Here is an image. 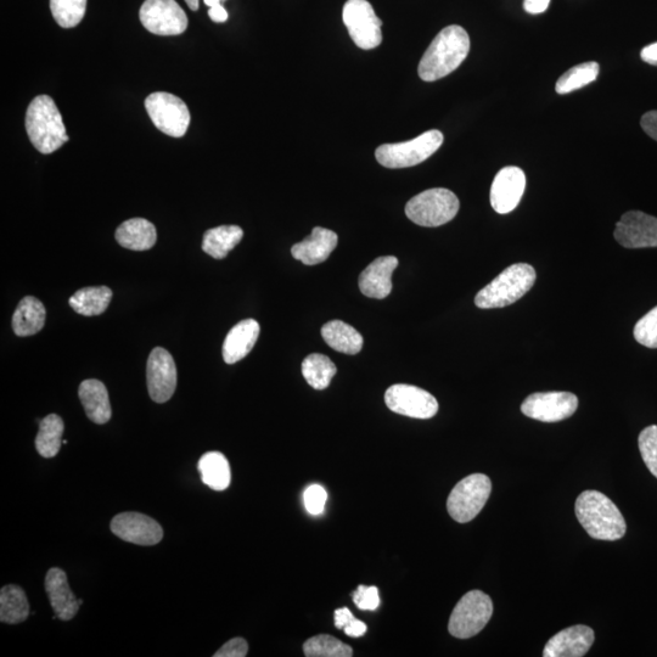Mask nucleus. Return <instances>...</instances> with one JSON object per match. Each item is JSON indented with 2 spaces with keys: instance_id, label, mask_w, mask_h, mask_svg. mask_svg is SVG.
<instances>
[{
  "instance_id": "1",
  "label": "nucleus",
  "mask_w": 657,
  "mask_h": 657,
  "mask_svg": "<svg viewBox=\"0 0 657 657\" xmlns=\"http://www.w3.org/2000/svg\"><path fill=\"white\" fill-rule=\"evenodd\" d=\"M470 52V38L463 27L452 25L438 33L420 60L421 80L435 82L456 71Z\"/></svg>"
},
{
  "instance_id": "2",
  "label": "nucleus",
  "mask_w": 657,
  "mask_h": 657,
  "mask_svg": "<svg viewBox=\"0 0 657 657\" xmlns=\"http://www.w3.org/2000/svg\"><path fill=\"white\" fill-rule=\"evenodd\" d=\"M576 516L588 535L600 541H617L626 535L627 525L611 499L598 491H586L576 501Z\"/></svg>"
},
{
  "instance_id": "3",
  "label": "nucleus",
  "mask_w": 657,
  "mask_h": 657,
  "mask_svg": "<svg viewBox=\"0 0 657 657\" xmlns=\"http://www.w3.org/2000/svg\"><path fill=\"white\" fill-rule=\"evenodd\" d=\"M26 129L32 145L42 154H52L69 142L63 117L48 95H39L28 106Z\"/></svg>"
},
{
  "instance_id": "4",
  "label": "nucleus",
  "mask_w": 657,
  "mask_h": 657,
  "mask_svg": "<svg viewBox=\"0 0 657 657\" xmlns=\"http://www.w3.org/2000/svg\"><path fill=\"white\" fill-rule=\"evenodd\" d=\"M536 278L535 268L527 263H516V265L505 268L498 277L476 295L475 305L481 310L513 305L532 289Z\"/></svg>"
},
{
  "instance_id": "5",
  "label": "nucleus",
  "mask_w": 657,
  "mask_h": 657,
  "mask_svg": "<svg viewBox=\"0 0 657 657\" xmlns=\"http://www.w3.org/2000/svg\"><path fill=\"white\" fill-rule=\"evenodd\" d=\"M459 200L451 190L435 188L408 201L406 215L421 227H440L451 222L459 211Z\"/></svg>"
},
{
  "instance_id": "6",
  "label": "nucleus",
  "mask_w": 657,
  "mask_h": 657,
  "mask_svg": "<svg viewBox=\"0 0 657 657\" xmlns=\"http://www.w3.org/2000/svg\"><path fill=\"white\" fill-rule=\"evenodd\" d=\"M443 140V134L432 129L409 142L381 145L376 149L375 157L381 166L393 170L413 167L434 155L441 148Z\"/></svg>"
},
{
  "instance_id": "7",
  "label": "nucleus",
  "mask_w": 657,
  "mask_h": 657,
  "mask_svg": "<svg viewBox=\"0 0 657 657\" xmlns=\"http://www.w3.org/2000/svg\"><path fill=\"white\" fill-rule=\"evenodd\" d=\"M492 492L490 477L474 474L465 477L449 494L447 509L453 520L466 524L484 509Z\"/></svg>"
},
{
  "instance_id": "8",
  "label": "nucleus",
  "mask_w": 657,
  "mask_h": 657,
  "mask_svg": "<svg viewBox=\"0 0 657 657\" xmlns=\"http://www.w3.org/2000/svg\"><path fill=\"white\" fill-rule=\"evenodd\" d=\"M492 614V599L484 592L471 591L454 608L448 631L458 639H469L484 630Z\"/></svg>"
},
{
  "instance_id": "9",
  "label": "nucleus",
  "mask_w": 657,
  "mask_h": 657,
  "mask_svg": "<svg viewBox=\"0 0 657 657\" xmlns=\"http://www.w3.org/2000/svg\"><path fill=\"white\" fill-rule=\"evenodd\" d=\"M145 109L159 131L173 138H182L187 133L190 111L181 98L171 93L157 92L145 100Z\"/></svg>"
},
{
  "instance_id": "10",
  "label": "nucleus",
  "mask_w": 657,
  "mask_h": 657,
  "mask_svg": "<svg viewBox=\"0 0 657 657\" xmlns=\"http://www.w3.org/2000/svg\"><path fill=\"white\" fill-rule=\"evenodd\" d=\"M342 19L358 48L370 50L378 48L383 42V21L376 16L367 0H347Z\"/></svg>"
},
{
  "instance_id": "11",
  "label": "nucleus",
  "mask_w": 657,
  "mask_h": 657,
  "mask_svg": "<svg viewBox=\"0 0 657 657\" xmlns=\"http://www.w3.org/2000/svg\"><path fill=\"white\" fill-rule=\"evenodd\" d=\"M139 19L157 36L182 35L188 28V16L176 0H145Z\"/></svg>"
},
{
  "instance_id": "12",
  "label": "nucleus",
  "mask_w": 657,
  "mask_h": 657,
  "mask_svg": "<svg viewBox=\"0 0 657 657\" xmlns=\"http://www.w3.org/2000/svg\"><path fill=\"white\" fill-rule=\"evenodd\" d=\"M385 403L393 413L414 419H431L438 412V402L430 392L412 385L398 384L389 387Z\"/></svg>"
},
{
  "instance_id": "13",
  "label": "nucleus",
  "mask_w": 657,
  "mask_h": 657,
  "mask_svg": "<svg viewBox=\"0 0 657 657\" xmlns=\"http://www.w3.org/2000/svg\"><path fill=\"white\" fill-rule=\"evenodd\" d=\"M578 408V398L571 392H538L526 398L521 412L543 423L569 419Z\"/></svg>"
},
{
  "instance_id": "14",
  "label": "nucleus",
  "mask_w": 657,
  "mask_h": 657,
  "mask_svg": "<svg viewBox=\"0 0 657 657\" xmlns=\"http://www.w3.org/2000/svg\"><path fill=\"white\" fill-rule=\"evenodd\" d=\"M146 380L151 400L156 403L170 401L177 389V367L171 353L156 347L151 351L146 367Z\"/></svg>"
},
{
  "instance_id": "15",
  "label": "nucleus",
  "mask_w": 657,
  "mask_h": 657,
  "mask_svg": "<svg viewBox=\"0 0 657 657\" xmlns=\"http://www.w3.org/2000/svg\"><path fill=\"white\" fill-rule=\"evenodd\" d=\"M614 237L626 249L657 247V218L640 211L627 212L617 222Z\"/></svg>"
},
{
  "instance_id": "16",
  "label": "nucleus",
  "mask_w": 657,
  "mask_h": 657,
  "mask_svg": "<svg viewBox=\"0 0 657 657\" xmlns=\"http://www.w3.org/2000/svg\"><path fill=\"white\" fill-rule=\"evenodd\" d=\"M111 531L115 536L138 546H155L164 538L161 525L150 516L140 513H122L111 521Z\"/></svg>"
},
{
  "instance_id": "17",
  "label": "nucleus",
  "mask_w": 657,
  "mask_h": 657,
  "mask_svg": "<svg viewBox=\"0 0 657 657\" xmlns=\"http://www.w3.org/2000/svg\"><path fill=\"white\" fill-rule=\"evenodd\" d=\"M526 189V176L519 167L508 166L499 171L492 183L491 205L499 215H507L520 204Z\"/></svg>"
},
{
  "instance_id": "18",
  "label": "nucleus",
  "mask_w": 657,
  "mask_h": 657,
  "mask_svg": "<svg viewBox=\"0 0 657 657\" xmlns=\"http://www.w3.org/2000/svg\"><path fill=\"white\" fill-rule=\"evenodd\" d=\"M594 643L591 627L577 625L555 634L543 650L544 657H582Z\"/></svg>"
},
{
  "instance_id": "19",
  "label": "nucleus",
  "mask_w": 657,
  "mask_h": 657,
  "mask_svg": "<svg viewBox=\"0 0 657 657\" xmlns=\"http://www.w3.org/2000/svg\"><path fill=\"white\" fill-rule=\"evenodd\" d=\"M398 267V260L393 256L376 258L359 275V289L370 299L383 300L391 294L392 274Z\"/></svg>"
},
{
  "instance_id": "20",
  "label": "nucleus",
  "mask_w": 657,
  "mask_h": 657,
  "mask_svg": "<svg viewBox=\"0 0 657 657\" xmlns=\"http://www.w3.org/2000/svg\"><path fill=\"white\" fill-rule=\"evenodd\" d=\"M46 591L56 619L70 621L81 608L80 599L70 589L65 571L53 567L46 577Z\"/></svg>"
},
{
  "instance_id": "21",
  "label": "nucleus",
  "mask_w": 657,
  "mask_h": 657,
  "mask_svg": "<svg viewBox=\"0 0 657 657\" xmlns=\"http://www.w3.org/2000/svg\"><path fill=\"white\" fill-rule=\"evenodd\" d=\"M339 237L333 230L316 227L311 237L292 246L291 255L306 266H316L327 261L338 246Z\"/></svg>"
},
{
  "instance_id": "22",
  "label": "nucleus",
  "mask_w": 657,
  "mask_h": 657,
  "mask_svg": "<svg viewBox=\"0 0 657 657\" xmlns=\"http://www.w3.org/2000/svg\"><path fill=\"white\" fill-rule=\"evenodd\" d=\"M260 333V324L255 319H245L235 325L224 340L222 351L224 362L235 364L249 355Z\"/></svg>"
},
{
  "instance_id": "23",
  "label": "nucleus",
  "mask_w": 657,
  "mask_h": 657,
  "mask_svg": "<svg viewBox=\"0 0 657 657\" xmlns=\"http://www.w3.org/2000/svg\"><path fill=\"white\" fill-rule=\"evenodd\" d=\"M78 396L83 404L87 417L94 424L104 425L111 419L112 409L109 392L101 381L84 380L78 390Z\"/></svg>"
},
{
  "instance_id": "24",
  "label": "nucleus",
  "mask_w": 657,
  "mask_h": 657,
  "mask_svg": "<svg viewBox=\"0 0 657 657\" xmlns=\"http://www.w3.org/2000/svg\"><path fill=\"white\" fill-rule=\"evenodd\" d=\"M115 238L125 249L146 251L156 244L157 233L153 223L144 218H133L117 228Z\"/></svg>"
},
{
  "instance_id": "25",
  "label": "nucleus",
  "mask_w": 657,
  "mask_h": 657,
  "mask_svg": "<svg viewBox=\"0 0 657 657\" xmlns=\"http://www.w3.org/2000/svg\"><path fill=\"white\" fill-rule=\"evenodd\" d=\"M47 311L36 297L26 296L19 303L13 316V330L20 338L36 335L46 324Z\"/></svg>"
},
{
  "instance_id": "26",
  "label": "nucleus",
  "mask_w": 657,
  "mask_h": 657,
  "mask_svg": "<svg viewBox=\"0 0 657 657\" xmlns=\"http://www.w3.org/2000/svg\"><path fill=\"white\" fill-rule=\"evenodd\" d=\"M322 336L335 351L351 356L362 351L363 336L351 325L341 322V320H331L325 324L322 328Z\"/></svg>"
},
{
  "instance_id": "27",
  "label": "nucleus",
  "mask_w": 657,
  "mask_h": 657,
  "mask_svg": "<svg viewBox=\"0 0 657 657\" xmlns=\"http://www.w3.org/2000/svg\"><path fill=\"white\" fill-rule=\"evenodd\" d=\"M244 237L238 226H221L207 230L202 239V251L216 260H223Z\"/></svg>"
},
{
  "instance_id": "28",
  "label": "nucleus",
  "mask_w": 657,
  "mask_h": 657,
  "mask_svg": "<svg viewBox=\"0 0 657 657\" xmlns=\"http://www.w3.org/2000/svg\"><path fill=\"white\" fill-rule=\"evenodd\" d=\"M198 469L202 482L212 490H227L230 482H232L228 459L222 453L209 452L204 454L199 460Z\"/></svg>"
},
{
  "instance_id": "29",
  "label": "nucleus",
  "mask_w": 657,
  "mask_h": 657,
  "mask_svg": "<svg viewBox=\"0 0 657 657\" xmlns=\"http://www.w3.org/2000/svg\"><path fill=\"white\" fill-rule=\"evenodd\" d=\"M112 300V290L108 286H93L78 290L70 299L72 310L82 316L94 317L103 314Z\"/></svg>"
},
{
  "instance_id": "30",
  "label": "nucleus",
  "mask_w": 657,
  "mask_h": 657,
  "mask_svg": "<svg viewBox=\"0 0 657 657\" xmlns=\"http://www.w3.org/2000/svg\"><path fill=\"white\" fill-rule=\"evenodd\" d=\"M30 615V605L24 589L9 584L0 592V621L8 625H18Z\"/></svg>"
},
{
  "instance_id": "31",
  "label": "nucleus",
  "mask_w": 657,
  "mask_h": 657,
  "mask_svg": "<svg viewBox=\"0 0 657 657\" xmlns=\"http://www.w3.org/2000/svg\"><path fill=\"white\" fill-rule=\"evenodd\" d=\"M64 431V421L59 415L50 414L39 421L36 448L43 458L49 459L58 456L61 445H63Z\"/></svg>"
},
{
  "instance_id": "32",
  "label": "nucleus",
  "mask_w": 657,
  "mask_h": 657,
  "mask_svg": "<svg viewBox=\"0 0 657 657\" xmlns=\"http://www.w3.org/2000/svg\"><path fill=\"white\" fill-rule=\"evenodd\" d=\"M338 373V368L327 356L313 353L302 362V375L314 390H325Z\"/></svg>"
},
{
  "instance_id": "33",
  "label": "nucleus",
  "mask_w": 657,
  "mask_h": 657,
  "mask_svg": "<svg viewBox=\"0 0 657 657\" xmlns=\"http://www.w3.org/2000/svg\"><path fill=\"white\" fill-rule=\"evenodd\" d=\"M598 75L599 65L594 63V61L592 63L580 64L566 71L559 78L555 89H557L558 94H569L588 86V84L597 80Z\"/></svg>"
},
{
  "instance_id": "34",
  "label": "nucleus",
  "mask_w": 657,
  "mask_h": 657,
  "mask_svg": "<svg viewBox=\"0 0 657 657\" xmlns=\"http://www.w3.org/2000/svg\"><path fill=\"white\" fill-rule=\"evenodd\" d=\"M303 653L307 657H351L353 650L333 636L319 634L303 644Z\"/></svg>"
},
{
  "instance_id": "35",
  "label": "nucleus",
  "mask_w": 657,
  "mask_h": 657,
  "mask_svg": "<svg viewBox=\"0 0 657 657\" xmlns=\"http://www.w3.org/2000/svg\"><path fill=\"white\" fill-rule=\"evenodd\" d=\"M87 0H50V10L59 26L76 27L86 14Z\"/></svg>"
},
{
  "instance_id": "36",
  "label": "nucleus",
  "mask_w": 657,
  "mask_h": 657,
  "mask_svg": "<svg viewBox=\"0 0 657 657\" xmlns=\"http://www.w3.org/2000/svg\"><path fill=\"white\" fill-rule=\"evenodd\" d=\"M638 443L645 465L657 479V425L648 426L640 432Z\"/></svg>"
},
{
  "instance_id": "37",
  "label": "nucleus",
  "mask_w": 657,
  "mask_h": 657,
  "mask_svg": "<svg viewBox=\"0 0 657 657\" xmlns=\"http://www.w3.org/2000/svg\"><path fill=\"white\" fill-rule=\"evenodd\" d=\"M633 334L640 345L657 348V307L638 320Z\"/></svg>"
},
{
  "instance_id": "38",
  "label": "nucleus",
  "mask_w": 657,
  "mask_h": 657,
  "mask_svg": "<svg viewBox=\"0 0 657 657\" xmlns=\"http://www.w3.org/2000/svg\"><path fill=\"white\" fill-rule=\"evenodd\" d=\"M327 499V491L324 490V487L319 485L308 487L305 494H303V502H305L306 510L313 516L323 514L325 504H327Z\"/></svg>"
},
{
  "instance_id": "39",
  "label": "nucleus",
  "mask_w": 657,
  "mask_h": 657,
  "mask_svg": "<svg viewBox=\"0 0 657 657\" xmlns=\"http://www.w3.org/2000/svg\"><path fill=\"white\" fill-rule=\"evenodd\" d=\"M353 602L358 609L375 611L380 605L379 589L374 586H359L353 594Z\"/></svg>"
},
{
  "instance_id": "40",
  "label": "nucleus",
  "mask_w": 657,
  "mask_h": 657,
  "mask_svg": "<svg viewBox=\"0 0 657 657\" xmlns=\"http://www.w3.org/2000/svg\"><path fill=\"white\" fill-rule=\"evenodd\" d=\"M249 653V644L244 638H234L213 654V657H245Z\"/></svg>"
},
{
  "instance_id": "41",
  "label": "nucleus",
  "mask_w": 657,
  "mask_h": 657,
  "mask_svg": "<svg viewBox=\"0 0 657 657\" xmlns=\"http://www.w3.org/2000/svg\"><path fill=\"white\" fill-rule=\"evenodd\" d=\"M207 7L210 8L209 16L213 22L217 24H223L228 20L227 10L224 9L222 3L224 0H204Z\"/></svg>"
},
{
  "instance_id": "42",
  "label": "nucleus",
  "mask_w": 657,
  "mask_h": 657,
  "mask_svg": "<svg viewBox=\"0 0 657 657\" xmlns=\"http://www.w3.org/2000/svg\"><path fill=\"white\" fill-rule=\"evenodd\" d=\"M640 125H642L644 132L657 142V111L647 112V114L642 117Z\"/></svg>"
},
{
  "instance_id": "43",
  "label": "nucleus",
  "mask_w": 657,
  "mask_h": 657,
  "mask_svg": "<svg viewBox=\"0 0 657 657\" xmlns=\"http://www.w3.org/2000/svg\"><path fill=\"white\" fill-rule=\"evenodd\" d=\"M345 633L348 637L358 638L363 637L368 631L367 625L364 622L353 619L348 625L344 628Z\"/></svg>"
},
{
  "instance_id": "44",
  "label": "nucleus",
  "mask_w": 657,
  "mask_h": 657,
  "mask_svg": "<svg viewBox=\"0 0 657 657\" xmlns=\"http://www.w3.org/2000/svg\"><path fill=\"white\" fill-rule=\"evenodd\" d=\"M335 627L339 630H344V628L350 623L355 616H353L350 609L341 608L335 611Z\"/></svg>"
},
{
  "instance_id": "45",
  "label": "nucleus",
  "mask_w": 657,
  "mask_h": 657,
  "mask_svg": "<svg viewBox=\"0 0 657 657\" xmlns=\"http://www.w3.org/2000/svg\"><path fill=\"white\" fill-rule=\"evenodd\" d=\"M550 0H525L524 8L530 14H542L549 7Z\"/></svg>"
},
{
  "instance_id": "46",
  "label": "nucleus",
  "mask_w": 657,
  "mask_h": 657,
  "mask_svg": "<svg viewBox=\"0 0 657 657\" xmlns=\"http://www.w3.org/2000/svg\"><path fill=\"white\" fill-rule=\"evenodd\" d=\"M640 58H642L647 64L657 66V43L645 47L642 50V53H640Z\"/></svg>"
},
{
  "instance_id": "47",
  "label": "nucleus",
  "mask_w": 657,
  "mask_h": 657,
  "mask_svg": "<svg viewBox=\"0 0 657 657\" xmlns=\"http://www.w3.org/2000/svg\"><path fill=\"white\" fill-rule=\"evenodd\" d=\"M185 3L188 4V7L192 9L193 11H196L199 9V0H185Z\"/></svg>"
}]
</instances>
